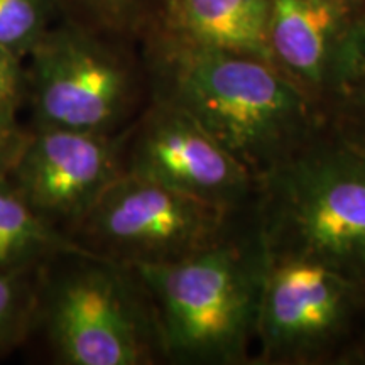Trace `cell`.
<instances>
[{"mask_svg": "<svg viewBox=\"0 0 365 365\" xmlns=\"http://www.w3.org/2000/svg\"><path fill=\"white\" fill-rule=\"evenodd\" d=\"M153 97L188 112L255 178L293 156L327 115L267 59L196 44L159 31Z\"/></svg>", "mask_w": 365, "mask_h": 365, "instance_id": "6da1fadb", "label": "cell"}, {"mask_svg": "<svg viewBox=\"0 0 365 365\" xmlns=\"http://www.w3.org/2000/svg\"><path fill=\"white\" fill-rule=\"evenodd\" d=\"M134 269L156 313L164 359L200 365L250 362L267 269L254 203L198 252Z\"/></svg>", "mask_w": 365, "mask_h": 365, "instance_id": "7a4b0ae2", "label": "cell"}, {"mask_svg": "<svg viewBox=\"0 0 365 365\" xmlns=\"http://www.w3.org/2000/svg\"><path fill=\"white\" fill-rule=\"evenodd\" d=\"M254 212L269 255L309 259L365 289V153L330 125L257 178Z\"/></svg>", "mask_w": 365, "mask_h": 365, "instance_id": "3957f363", "label": "cell"}, {"mask_svg": "<svg viewBox=\"0 0 365 365\" xmlns=\"http://www.w3.org/2000/svg\"><path fill=\"white\" fill-rule=\"evenodd\" d=\"M38 291L51 350L66 365H143L164 359L161 333L135 269L110 257L70 255Z\"/></svg>", "mask_w": 365, "mask_h": 365, "instance_id": "277c9868", "label": "cell"}, {"mask_svg": "<svg viewBox=\"0 0 365 365\" xmlns=\"http://www.w3.org/2000/svg\"><path fill=\"white\" fill-rule=\"evenodd\" d=\"M365 289L323 264L269 255L255 364H362Z\"/></svg>", "mask_w": 365, "mask_h": 365, "instance_id": "5b68a950", "label": "cell"}, {"mask_svg": "<svg viewBox=\"0 0 365 365\" xmlns=\"http://www.w3.org/2000/svg\"><path fill=\"white\" fill-rule=\"evenodd\" d=\"M244 210L200 202L124 171L76 228L86 247L134 267L198 252L220 239Z\"/></svg>", "mask_w": 365, "mask_h": 365, "instance_id": "8992f818", "label": "cell"}, {"mask_svg": "<svg viewBox=\"0 0 365 365\" xmlns=\"http://www.w3.org/2000/svg\"><path fill=\"white\" fill-rule=\"evenodd\" d=\"M36 127L113 134L134 103L125 61L90 31L53 26L26 58Z\"/></svg>", "mask_w": 365, "mask_h": 365, "instance_id": "52a82bcc", "label": "cell"}, {"mask_svg": "<svg viewBox=\"0 0 365 365\" xmlns=\"http://www.w3.org/2000/svg\"><path fill=\"white\" fill-rule=\"evenodd\" d=\"M125 173L232 212L257 193V178L239 158L188 112L156 97L125 144Z\"/></svg>", "mask_w": 365, "mask_h": 365, "instance_id": "ba28073f", "label": "cell"}, {"mask_svg": "<svg viewBox=\"0 0 365 365\" xmlns=\"http://www.w3.org/2000/svg\"><path fill=\"white\" fill-rule=\"evenodd\" d=\"M267 49L328 115L365 71V0H271Z\"/></svg>", "mask_w": 365, "mask_h": 365, "instance_id": "9c48e42d", "label": "cell"}, {"mask_svg": "<svg viewBox=\"0 0 365 365\" xmlns=\"http://www.w3.org/2000/svg\"><path fill=\"white\" fill-rule=\"evenodd\" d=\"M125 137L36 127L7 180L56 227L75 225L125 171Z\"/></svg>", "mask_w": 365, "mask_h": 365, "instance_id": "30bf717a", "label": "cell"}, {"mask_svg": "<svg viewBox=\"0 0 365 365\" xmlns=\"http://www.w3.org/2000/svg\"><path fill=\"white\" fill-rule=\"evenodd\" d=\"M271 0H163V33L196 44L271 61L267 21Z\"/></svg>", "mask_w": 365, "mask_h": 365, "instance_id": "8fae6325", "label": "cell"}, {"mask_svg": "<svg viewBox=\"0 0 365 365\" xmlns=\"http://www.w3.org/2000/svg\"><path fill=\"white\" fill-rule=\"evenodd\" d=\"M95 254L31 207L7 176L0 178V271L39 269L61 257Z\"/></svg>", "mask_w": 365, "mask_h": 365, "instance_id": "7c38bea8", "label": "cell"}, {"mask_svg": "<svg viewBox=\"0 0 365 365\" xmlns=\"http://www.w3.org/2000/svg\"><path fill=\"white\" fill-rule=\"evenodd\" d=\"M39 269L0 271V355L19 341L36 318Z\"/></svg>", "mask_w": 365, "mask_h": 365, "instance_id": "4fadbf2b", "label": "cell"}, {"mask_svg": "<svg viewBox=\"0 0 365 365\" xmlns=\"http://www.w3.org/2000/svg\"><path fill=\"white\" fill-rule=\"evenodd\" d=\"M54 0H0V48L26 59L53 27Z\"/></svg>", "mask_w": 365, "mask_h": 365, "instance_id": "5bb4252c", "label": "cell"}, {"mask_svg": "<svg viewBox=\"0 0 365 365\" xmlns=\"http://www.w3.org/2000/svg\"><path fill=\"white\" fill-rule=\"evenodd\" d=\"M327 122L341 139L365 153V71L349 93L328 112Z\"/></svg>", "mask_w": 365, "mask_h": 365, "instance_id": "9a60e30c", "label": "cell"}, {"mask_svg": "<svg viewBox=\"0 0 365 365\" xmlns=\"http://www.w3.org/2000/svg\"><path fill=\"white\" fill-rule=\"evenodd\" d=\"M16 110L0 105V178H6L12 170L27 137V130L17 122Z\"/></svg>", "mask_w": 365, "mask_h": 365, "instance_id": "2e32d148", "label": "cell"}, {"mask_svg": "<svg viewBox=\"0 0 365 365\" xmlns=\"http://www.w3.org/2000/svg\"><path fill=\"white\" fill-rule=\"evenodd\" d=\"M24 59L0 48V105L17 108L26 95Z\"/></svg>", "mask_w": 365, "mask_h": 365, "instance_id": "e0dca14e", "label": "cell"}, {"mask_svg": "<svg viewBox=\"0 0 365 365\" xmlns=\"http://www.w3.org/2000/svg\"><path fill=\"white\" fill-rule=\"evenodd\" d=\"M91 16L108 26H125L135 21L140 11V0H75Z\"/></svg>", "mask_w": 365, "mask_h": 365, "instance_id": "ac0fdd59", "label": "cell"}, {"mask_svg": "<svg viewBox=\"0 0 365 365\" xmlns=\"http://www.w3.org/2000/svg\"><path fill=\"white\" fill-rule=\"evenodd\" d=\"M362 364H365V354H364V357H362Z\"/></svg>", "mask_w": 365, "mask_h": 365, "instance_id": "d6986e66", "label": "cell"}]
</instances>
